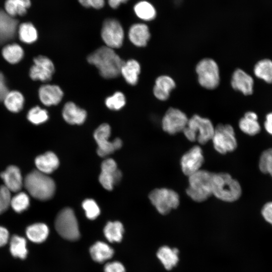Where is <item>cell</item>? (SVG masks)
<instances>
[{"mask_svg":"<svg viewBox=\"0 0 272 272\" xmlns=\"http://www.w3.org/2000/svg\"><path fill=\"white\" fill-rule=\"evenodd\" d=\"M88 62L95 66L100 75L104 78L110 79L120 75L124 61L113 49L106 46H101L87 57Z\"/></svg>","mask_w":272,"mask_h":272,"instance_id":"obj_1","label":"cell"},{"mask_svg":"<svg viewBox=\"0 0 272 272\" xmlns=\"http://www.w3.org/2000/svg\"><path fill=\"white\" fill-rule=\"evenodd\" d=\"M24 185L32 196L40 200L50 199L55 190L53 180L38 170H34L26 175Z\"/></svg>","mask_w":272,"mask_h":272,"instance_id":"obj_2","label":"cell"},{"mask_svg":"<svg viewBox=\"0 0 272 272\" xmlns=\"http://www.w3.org/2000/svg\"><path fill=\"white\" fill-rule=\"evenodd\" d=\"M213 194L227 202H233L241 196L242 189L238 181L226 173H213Z\"/></svg>","mask_w":272,"mask_h":272,"instance_id":"obj_3","label":"cell"},{"mask_svg":"<svg viewBox=\"0 0 272 272\" xmlns=\"http://www.w3.org/2000/svg\"><path fill=\"white\" fill-rule=\"evenodd\" d=\"M213 173L199 170L189 176V186L187 194L194 201L202 202L213 194L212 178Z\"/></svg>","mask_w":272,"mask_h":272,"instance_id":"obj_4","label":"cell"},{"mask_svg":"<svg viewBox=\"0 0 272 272\" xmlns=\"http://www.w3.org/2000/svg\"><path fill=\"white\" fill-rule=\"evenodd\" d=\"M214 130L215 127L209 119L195 114L188 119L183 132L189 141L197 140L199 144L203 145L212 140Z\"/></svg>","mask_w":272,"mask_h":272,"instance_id":"obj_5","label":"cell"},{"mask_svg":"<svg viewBox=\"0 0 272 272\" xmlns=\"http://www.w3.org/2000/svg\"><path fill=\"white\" fill-rule=\"evenodd\" d=\"M55 228L63 238L76 241L80 237L78 223L74 211L70 208L62 209L55 220Z\"/></svg>","mask_w":272,"mask_h":272,"instance_id":"obj_6","label":"cell"},{"mask_svg":"<svg viewBox=\"0 0 272 272\" xmlns=\"http://www.w3.org/2000/svg\"><path fill=\"white\" fill-rule=\"evenodd\" d=\"M198 82L207 89H214L220 83V72L217 62L213 59L206 58L200 60L195 67Z\"/></svg>","mask_w":272,"mask_h":272,"instance_id":"obj_7","label":"cell"},{"mask_svg":"<svg viewBox=\"0 0 272 272\" xmlns=\"http://www.w3.org/2000/svg\"><path fill=\"white\" fill-rule=\"evenodd\" d=\"M149 197L158 212L163 215L169 214L179 205L178 194L171 189L156 188L149 193Z\"/></svg>","mask_w":272,"mask_h":272,"instance_id":"obj_8","label":"cell"},{"mask_svg":"<svg viewBox=\"0 0 272 272\" xmlns=\"http://www.w3.org/2000/svg\"><path fill=\"white\" fill-rule=\"evenodd\" d=\"M212 140L214 148L220 154L233 151L237 146L234 130L230 124L217 125Z\"/></svg>","mask_w":272,"mask_h":272,"instance_id":"obj_9","label":"cell"},{"mask_svg":"<svg viewBox=\"0 0 272 272\" xmlns=\"http://www.w3.org/2000/svg\"><path fill=\"white\" fill-rule=\"evenodd\" d=\"M101 36L105 46L113 49L118 48L122 46L123 42L124 30L118 20L108 18L103 22Z\"/></svg>","mask_w":272,"mask_h":272,"instance_id":"obj_10","label":"cell"},{"mask_svg":"<svg viewBox=\"0 0 272 272\" xmlns=\"http://www.w3.org/2000/svg\"><path fill=\"white\" fill-rule=\"evenodd\" d=\"M110 133V127L105 123L99 125L94 132V138L98 145L97 154L101 157L112 154L122 146V141L119 138L112 142L108 140Z\"/></svg>","mask_w":272,"mask_h":272,"instance_id":"obj_11","label":"cell"},{"mask_svg":"<svg viewBox=\"0 0 272 272\" xmlns=\"http://www.w3.org/2000/svg\"><path fill=\"white\" fill-rule=\"evenodd\" d=\"M188 119L180 110L171 107L169 108L162 119V127L164 131L170 134L183 131Z\"/></svg>","mask_w":272,"mask_h":272,"instance_id":"obj_12","label":"cell"},{"mask_svg":"<svg viewBox=\"0 0 272 272\" xmlns=\"http://www.w3.org/2000/svg\"><path fill=\"white\" fill-rule=\"evenodd\" d=\"M121 176V172L117 169V164L113 159H107L102 163L99 180L105 189L112 190L114 185L120 182Z\"/></svg>","mask_w":272,"mask_h":272,"instance_id":"obj_13","label":"cell"},{"mask_svg":"<svg viewBox=\"0 0 272 272\" xmlns=\"http://www.w3.org/2000/svg\"><path fill=\"white\" fill-rule=\"evenodd\" d=\"M54 70V64L49 58L39 55L34 59V64L30 70L29 75L33 80L47 82L51 79Z\"/></svg>","mask_w":272,"mask_h":272,"instance_id":"obj_14","label":"cell"},{"mask_svg":"<svg viewBox=\"0 0 272 272\" xmlns=\"http://www.w3.org/2000/svg\"><path fill=\"white\" fill-rule=\"evenodd\" d=\"M203 161L201 149L198 146H193L181 157L180 164L183 173L188 176L193 174L199 170Z\"/></svg>","mask_w":272,"mask_h":272,"instance_id":"obj_15","label":"cell"},{"mask_svg":"<svg viewBox=\"0 0 272 272\" xmlns=\"http://www.w3.org/2000/svg\"><path fill=\"white\" fill-rule=\"evenodd\" d=\"M231 84L234 89L244 95H251L253 92V78L242 69H237L234 71L232 76Z\"/></svg>","mask_w":272,"mask_h":272,"instance_id":"obj_16","label":"cell"},{"mask_svg":"<svg viewBox=\"0 0 272 272\" xmlns=\"http://www.w3.org/2000/svg\"><path fill=\"white\" fill-rule=\"evenodd\" d=\"M0 176L4 182V185L11 192L19 191L24 183L21 171L16 166L11 165L2 172Z\"/></svg>","mask_w":272,"mask_h":272,"instance_id":"obj_17","label":"cell"},{"mask_svg":"<svg viewBox=\"0 0 272 272\" xmlns=\"http://www.w3.org/2000/svg\"><path fill=\"white\" fill-rule=\"evenodd\" d=\"M38 93L41 102L48 106L58 104L63 96L61 88L55 85H42L40 87Z\"/></svg>","mask_w":272,"mask_h":272,"instance_id":"obj_18","label":"cell"},{"mask_svg":"<svg viewBox=\"0 0 272 272\" xmlns=\"http://www.w3.org/2000/svg\"><path fill=\"white\" fill-rule=\"evenodd\" d=\"M18 21L0 10V43L13 38L17 29Z\"/></svg>","mask_w":272,"mask_h":272,"instance_id":"obj_19","label":"cell"},{"mask_svg":"<svg viewBox=\"0 0 272 272\" xmlns=\"http://www.w3.org/2000/svg\"><path fill=\"white\" fill-rule=\"evenodd\" d=\"M62 115L64 120L72 125L83 124L87 115L85 110L73 102H67L65 104L62 109Z\"/></svg>","mask_w":272,"mask_h":272,"instance_id":"obj_20","label":"cell"},{"mask_svg":"<svg viewBox=\"0 0 272 272\" xmlns=\"http://www.w3.org/2000/svg\"><path fill=\"white\" fill-rule=\"evenodd\" d=\"M128 36L130 41L135 46L144 47L150 38V33L147 25L136 23L129 28Z\"/></svg>","mask_w":272,"mask_h":272,"instance_id":"obj_21","label":"cell"},{"mask_svg":"<svg viewBox=\"0 0 272 272\" xmlns=\"http://www.w3.org/2000/svg\"><path fill=\"white\" fill-rule=\"evenodd\" d=\"M176 86L174 80L169 76L162 75L158 77L153 88V93L155 97L165 101L168 99L171 91Z\"/></svg>","mask_w":272,"mask_h":272,"instance_id":"obj_22","label":"cell"},{"mask_svg":"<svg viewBox=\"0 0 272 272\" xmlns=\"http://www.w3.org/2000/svg\"><path fill=\"white\" fill-rule=\"evenodd\" d=\"M59 163L57 157L52 152H47L37 156L35 159L38 170L47 175L55 171L58 168Z\"/></svg>","mask_w":272,"mask_h":272,"instance_id":"obj_23","label":"cell"},{"mask_svg":"<svg viewBox=\"0 0 272 272\" xmlns=\"http://www.w3.org/2000/svg\"><path fill=\"white\" fill-rule=\"evenodd\" d=\"M140 73L141 65L137 60L133 59L124 62L120 70V74L125 81L132 86L137 84Z\"/></svg>","mask_w":272,"mask_h":272,"instance_id":"obj_24","label":"cell"},{"mask_svg":"<svg viewBox=\"0 0 272 272\" xmlns=\"http://www.w3.org/2000/svg\"><path fill=\"white\" fill-rule=\"evenodd\" d=\"M179 251L177 248H171L168 246L161 247L157 252V256L164 267L170 270L175 266L179 260Z\"/></svg>","mask_w":272,"mask_h":272,"instance_id":"obj_25","label":"cell"},{"mask_svg":"<svg viewBox=\"0 0 272 272\" xmlns=\"http://www.w3.org/2000/svg\"><path fill=\"white\" fill-rule=\"evenodd\" d=\"M238 124L242 131L250 135H254L260 130L257 115L253 111L246 112L239 120Z\"/></svg>","mask_w":272,"mask_h":272,"instance_id":"obj_26","label":"cell"},{"mask_svg":"<svg viewBox=\"0 0 272 272\" xmlns=\"http://www.w3.org/2000/svg\"><path fill=\"white\" fill-rule=\"evenodd\" d=\"M49 234V228L44 223H37L27 227L26 235L27 238L35 243L44 242Z\"/></svg>","mask_w":272,"mask_h":272,"instance_id":"obj_27","label":"cell"},{"mask_svg":"<svg viewBox=\"0 0 272 272\" xmlns=\"http://www.w3.org/2000/svg\"><path fill=\"white\" fill-rule=\"evenodd\" d=\"M90 253L94 261L102 263L113 256L114 250L107 243L98 241L90 247Z\"/></svg>","mask_w":272,"mask_h":272,"instance_id":"obj_28","label":"cell"},{"mask_svg":"<svg viewBox=\"0 0 272 272\" xmlns=\"http://www.w3.org/2000/svg\"><path fill=\"white\" fill-rule=\"evenodd\" d=\"M253 73L257 78L272 83V60L268 58L259 60L254 66Z\"/></svg>","mask_w":272,"mask_h":272,"instance_id":"obj_29","label":"cell"},{"mask_svg":"<svg viewBox=\"0 0 272 272\" xmlns=\"http://www.w3.org/2000/svg\"><path fill=\"white\" fill-rule=\"evenodd\" d=\"M10 251L16 258L24 259L28 253L27 248V241L23 237L17 235H13L10 239Z\"/></svg>","mask_w":272,"mask_h":272,"instance_id":"obj_30","label":"cell"},{"mask_svg":"<svg viewBox=\"0 0 272 272\" xmlns=\"http://www.w3.org/2000/svg\"><path fill=\"white\" fill-rule=\"evenodd\" d=\"M30 5V0H6L5 12L13 17L18 15L23 16L26 14L27 9Z\"/></svg>","mask_w":272,"mask_h":272,"instance_id":"obj_31","label":"cell"},{"mask_svg":"<svg viewBox=\"0 0 272 272\" xmlns=\"http://www.w3.org/2000/svg\"><path fill=\"white\" fill-rule=\"evenodd\" d=\"M104 234L106 239L110 242H119L122 238L124 232L123 226L118 221L109 222L104 228Z\"/></svg>","mask_w":272,"mask_h":272,"instance_id":"obj_32","label":"cell"},{"mask_svg":"<svg viewBox=\"0 0 272 272\" xmlns=\"http://www.w3.org/2000/svg\"><path fill=\"white\" fill-rule=\"evenodd\" d=\"M133 10L137 16L144 21H151L156 16V11L154 6L145 1L137 3L134 5Z\"/></svg>","mask_w":272,"mask_h":272,"instance_id":"obj_33","label":"cell"},{"mask_svg":"<svg viewBox=\"0 0 272 272\" xmlns=\"http://www.w3.org/2000/svg\"><path fill=\"white\" fill-rule=\"evenodd\" d=\"M4 101L9 110L13 112H18L23 107L24 98L20 92L13 91L9 92Z\"/></svg>","mask_w":272,"mask_h":272,"instance_id":"obj_34","label":"cell"},{"mask_svg":"<svg viewBox=\"0 0 272 272\" xmlns=\"http://www.w3.org/2000/svg\"><path fill=\"white\" fill-rule=\"evenodd\" d=\"M2 55L8 62L13 64L16 63L23 58L24 51L19 45L12 44L4 47Z\"/></svg>","mask_w":272,"mask_h":272,"instance_id":"obj_35","label":"cell"},{"mask_svg":"<svg viewBox=\"0 0 272 272\" xmlns=\"http://www.w3.org/2000/svg\"><path fill=\"white\" fill-rule=\"evenodd\" d=\"M18 30L20 39L24 43H32L37 39V30L31 23L26 22L21 24L19 26Z\"/></svg>","mask_w":272,"mask_h":272,"instance_id":"obj_36","label":"cell"},{"mask_svg":"<svg viewBox=\"0 0 272 272\" xmlns=\"http://www.w3.org/2000/svg\"><path fill=\"white\" fill-rule=\"evenodd\" d=\"M30 204L28 195L24 192H19L11 197L10 206L17 213H20L28 209Z\"/></svg>","mask_w":272,"mask_h":272,"instance_id":"obj_37","label":"cell"},{"mask_svg":"<svg viewBox=\"0 0 272 272\" xmlns=\"http://www.w3.org/2000/svg\"><path fill=\"white\" fill-rule=\"evenodd\" d=\"M126 99L124 95L121 92L117 91L112 96L106 98L105 104L106 107L112 110H118L124 106Z\"/></svg>","mask_w":272,"mask_h":272,"instance_id":"obj_38","label":"cell"},{"mask_svg":"<svg viewBox=\"0 0 272 272\" xmlns=\"http://www.w3.org/2000/svg\"><path fill=\"white\" fill-rule=\"evenodd\" d=\"M27 118L33 124L38 125L48 120V114L46 110L35 106L29 110Z\"/></svg>","mask_w":272,"mask_h":272,"instance_id":"obj_39","label":"cell"},{"mask_svg":"<svg viewBox=\"0 0 272 272\" xmlns=\"http://www.w3.org/2000/svg\"><path fill=\"white\" fill-rule=\"evenodd\" d=\"M259 168L262 173L269 174L272 177V148L267 149L261 154Z\"/></svg>","mask_w":272,"mask_h":272,"instance_id":"obj_40","label":"cell"},{"mask_svg":"<svg viewBox=\"0 0 272 272\" xmlns=\"http://www.w3.org/2000/svg\"><path fill=\"white\" fill-rule=\"evenodd\" d=\"M86 217L90 220L95 219L100 214V210L95 201L93 199H86L82 203Z\"/></svg>","mask_w":272,"mask_h":272,"instance_id":"obj_41","label":"cell"},{"mask_svg":"<svg viewBox=\"0 0 272 272\" xmlns=\"http://www.w3.org/2000/svg\"><path fill=\"white\" fill-rule=\"evenodd\" d=\"M11 191L4 185L0 186V214L5 212L10 206Z\"/></svg>","mask_w":272,"mask_h":272,"instance_id":"obj_42","label":"cell"},{"mask_svg":"<svg viewBox=\"0 0 272 272\" xmlns=\"http://www.w3.org/2000/svg\"><path fill=\"white\" fill-rule=\"evenodd\" d=\"M104 272H125L123 265L119 261H113L106 263L104 266Z\"/></svg>","mask_w":272,"mask_h":272,"instance_id":"obj_43","label":"cell"},{"mask_svg":"<svg viewBox=\"0 0 272 272\" xmlns=\"http://www.w3.org/2000/svg\"><path fill=\"white\" fill-rule=\"evenodd\" d=\"M79 3L86 8L100 9L103 7L105 0H78Z\"/></svg>","mask_w":272,"mask_h":272,"instance_id":"obj_44","label":"cell"},{"mask_svg":"<svg viewBox=\"0 0 272 272\" xmlns=\"http://www.w3.org/2000/svg\"><path fill=\"white\" fill-rule=\"evenodd\" d=\"M261 214L265 220L272 225V202H268L264 205Z\"/></svg>","mask_w":272,"mask_h":272,"instance_id":"obj_45","label":"cell"},{"mask_svg":"<svg viewBox=\"0 0 272 272\" xmlns=\"http://www.w3.org/2000/svg\"><path fill=\"white\" fill-rule=\"evenodd\" d=\"M9 240V231L5 227L0 226V247L5 245Z\"/></svg>","mask_w":272,"mask_h":272,"instance_id":"obj_46","label":"cell"},{"mask_svg":"<svg viewBox=\"0 0 272 272\" xmlns=\"http://www.w3.org/2000/svg\"><path fill=\"white\" fill-rule=\"evenodd\" d=\"M8 93V89L6 85L4 76L0 72V101L4 100Z\"/></svg>","mask_w":272,"mask_h":272,"instance_id":"obj_47","label":"cell"},{"mask_svg":"<svg viewBox=\"0 0 272 272\" xmlns=\"http://www.w3.org/2000/svg\"><path fill=\"white\" fill-rule=\"evenodd\" d=\"M264 127L269 134L272 135V112L266 115L264 122Z\"/></svg>","mask_w":272,"mask_h":272,"instance_id":"obj_48","label":"cell"},{"mask_svg":"<svg viewBox=\"0 0 272 272\" xmlns=\"http://www.w3.org/2000/svg\"><path fill=\"white\" fill-rule=\"evenodd\" d=\"M129 0H108L109 6L112 9L117 8L121 4L125 3Z\"/></svg>","mask_w":272,"mask_h":272,"instance_id":"obj_49","label":"cell"}]
</instances>
